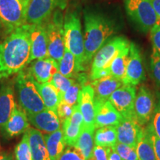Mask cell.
Here are the masks:
<instances>
[{"label": "cell", "mask_w": 160, "mask_h": 160, "mask_svg": "<svg viewBox=\"0 0 160 160\" xmlns=\"http://www.w3.org/2000/svg\"><path fill=\"white\" fill-rule=\"evenodd\" d=\"M122 82L112 76L93 80L91 86L94 90V99L97 101H108L112 93L122 85Z\"/></svg>", "instance_id": "obj_21"}, {"label": "cell", "mask_w": 160, "mask_h": 160, "mask_svg": "<svg viewBox=\"0 0 160 160\" xmlns=\"http://www.w3.org/2000/svg\"><path fill=\"white\" fill-rule=\"evenodd\" d=\"M31 0H0V22L11 32L27 23Z\"/></svg>", "instance_id": "obj_8"}, {"label": "cell", "mask_w": 160, "mask_h": 160, "mask_svg": "<svg viewBox=\"0 0 160 160\" xmlns=\"http://www.w3.org/2000/svg\"><path fill=\"white\" fill-rule=\"evenodd\" d=\"M84 44L85 66L93 59L96 53L117 31L115 24L99 13L87 12L84 17Z\"/></svg>", "instance_id": "obj_2"}, {"label": "cell", "mask_w": 160, "mask_h": 160, "mask_svg": "<svg viewBox=\"0 0 160 160\" xmlns=\"http://www.w3.org/2000/svg\"><path fill=\"white\" fill-rule=\"evenodd\" d=\"M145 78V71L139 50L134 43H130L128 60L125 77L122 81V84L136 86L143 81Z\"/></svg>", "instance_id": "obj_11"}, {"label": "cell", "mask_w": 160, "mask_h": 160, "mask_svg": "<svg viewBox=\"0 0 160 160\" xmlns=\"http://www.w3.org/2000/svg\"><path fill=\"white\" fill-rule=\"evenodd\" d=\"M15 93L11 83L3 84L0 88V128L2 129L14 111Z\"/></svg>", "instance_id": "obj_19"}, {"label": "cell", "mask_w": 160, "mask_h": 160, "mask_svg": "<svg viewBox=\"0 0 160 160\" xmlns=\"http://www.w3.org/2000/svg\"><path fill=\"white\" fill-rule=\"evenodd\" d=\"M59 72L68 78H73L77 73L74 56L67 48L65 49L63 57L58 64Z\"/></svg>", "instance_id": "obj_30"}, {"label": "cell", "mask_w": 160, "mask_h": 160, "mask_svg": "<svg viewBox=\"0 0 160 160\" xmlns=\"http://www.w3.org/2000/svg\"><path fill=\"white\" fill-rule=\"evenodd\" d=\"M153 93L145 86H141L136 96L134 115L137 122L142 127L151 121L155 109Z\"/></svg>", "instance_id": "obj_10"}, {"label": "cell", "mask_w": 160, "mask_h": 160, "mask_svg": "<svg viewBox=\"0 0 160 160\" xmlns=\"http://www.w3.org/2000/svg\"><path fill=\"white\" fill-rule=\"evenodd\" d=\"M153 9L159 18H160V0H150Z\"/></svg>", "instance_id": "obj_42"}, {"label": "cell", "mask_w": 160, "mask_h": 160, "mask_svg": "<svg viewBox=\"0 0 160 160\" xmlns=\"http://www.w3.org/2000/svg\"><path fill=\"white\" fill-rule=\"evenodd\" d=\"M153 51L160 56V24L155 25L150 31Z\"/></svg>", "instance_id": "obj_39"}, {"label": "cell", "mask_w": 160, "mask_h": 160, "mask_svg": "<svg viewBox=\"0 0 160 160\" xmlns=\"http://www.w3.org/2000/svg\"><path fill=\"white\" fill-rule=\"evenodd\" d=\"M64 140L66 145L73 147L79 139L84 128L83 117L78 104L73 107L71 117L62 123Z\"/></svg>", "instance_id": "obj_15"}, {"label": "cell", "mask_w": 160, "mask_h": 160, "mask_svg": "<svg viewBox=\"0 0 160 160\" xmlns=\"http://www.w3.org/2000/svg\"><path fill=\"white\" fill-rule=\"evenodd\" d=\"M151 125L155 134L160 138V94L157 96V102L152 117Z\"/></svg>", "instance_id": "obj_36"}, {"label": "cell", "mask_w": 160, "mask_h": 160, "mask_svg": "<svg viewBox=\"0 0 160 160\" xmlns=\"http://www.w3.org/2000/svg\"><path fill=\"white\" fill-rule=\"evenodd\" d=\"M95 127L84 126L82 131L73 147L81 153L85 160H88L91 157L94 148Z\"/></svg>", "instance_id": "obj_26"}, {"label": "cell", "mask_w": 160, "mask_h": 160, "mask_svg": "<svg viewBox=\"0 0 160 160\" xmlns=\"http://www.w3.org/2000/svg\"><path fill=\"white\" fill-rule=\"evenodd\" d=\"M151 70L155 82L160 86V56L153 51L151 57Z\"/></svg>", "instance_id": "obj_35"}, {"label": "cell", "mask_w": 160, "mask_h": 160, "mask_svg": "<svg viewBox=\"0 0 160 160\" xmlns=\"http://www.w3.org/2000/svg\"><path fill=\"white\" fill-rule=\"evenodd\" d=\"M118 142L117 127L106 126L97 128L94 135L95 145L113 148Z\"/></svg>", "instance_id": "obj_29"}, {"label": "cell", "mask_w": 160, "mask_h": 160, "mask_svg": "<svg viewBox=\"0 0 160 160\" xmlns=\"http://www.w3.org/2000/svg\"><path fill=\"white\" fill-rule=\"evenodd\" d=\"M65 48L72 53L76 60L77 73L85 70V44L82 25L77 12H70L64 19Z\"/></svg>", "instance_id": "obj_4"}, {"label": "cell", "mask_w": 160, "mask_h": 160, "mask_svg": "<svg viewBox=\"0 0 160 160\" xmlns=\"http://www.w3.org/2000/svg\"><path fill=\"white\" fill-rule=\"evenodd\" d=\"M75 81L72 78L66 77L62 74H61L59 71L57 72L53 76L51 80L50 81V83H51L52 85L54 86L62 96L66 91V90Z\"/></svg>", "instance_id": "obj_32"}, {"label": "cell", "mask_w": 160, "mask_h": 160, "mask_svg": "<svg viewBox=\"0 0 160 160\" xmlns=\"http://www.w3.org/2000/svg\"><path fill=\"white\" fill-rule=\"evenodd\" d=\"M15 157L17 160H33L27 131L24 133L19 143L16 146Z\"/></svg>", "instance_id": "obj_31"}, {"label": "cell", "mask_w": 160, "mask_h": 160, "mask_svg": "<svg viewBox=\"0 0 160 160\" xmlns=\"http://www.w3.org/2000/svg\"><path fill=\"white\" fill-rule=\"evenodd\" d=\"M129 49L130 45L119 52L112 60L108 68L110 76H112L120 81H122L125 75L126 68H127L128 60Z\"/></svg>", "instance_id": "obj_28"}, {"label": "cell", "mask_w": 160, "mask_h": 160, "mask_svg": "<svg viewBox=\"0 0 160 160\" xmlns=\"http://www.w3.org/2000/svg\"><path fill=\"white\" fill-rule=\"evenodd\" d=\"M29 71L37 82H50L53 76L59 71V65L55 60L47 57L35 60Z\"/></svg>", "instance_id": "obj_20"}, {"label": "cell", "mask_w": 160, "mask_h": 160, "mask_svg": "<svg viewBox=\"0 0 160 160\" xmlns=\"http://www.w3.org/2000/svg\"><path fill=\"white\" fill-rule=\"evenodd\" d=\"M94 105L95 128H99L106 126L117 127L122 119V116L118 113L109 100L102 102L94 99Z\"/></svg>", "instance_id": "obj_14"}, {"label": "cell", "mask_w": 160, "mask_h": 160, "mask_svg": "<svg viewBox=\"0 0 160 160\" xmlns=\"http://www.w3.org/2000/svg\"><path fill=\"white\" fill-rule=\"evenodd\" d=\"M137 91L135 86L122 85L109 98V102L122 118L135 117L134 104Z\"/></svg>", "instance_id": "obj_9"}, {"label": "cell", "mask_w": 160, "mask_h": 160, "mask_svg": "<svg viewBox=\"0 0 160 160\" xmlns=\"http://www.w3.org/2000/svg\"><path fill=\"white\" fill-rule=\"evenodd\" d=\"M15 89L19 106L27 115L46 109L36 85V80L29 70L18 73L15 79Z\"/></svg>", "instance_id": "obj_3"}, {"label": "cell", "mask_w": 160, "mask_h": 160, "mask_svg": "<svg viewBox=\"0 0 160 160\" xmlns=\"http://www.w3.org/2000/svg\"><path fill=\"white\" fill-rule=\"evenodd\" d=\"M59 160H85L74 147H69L64 151Z\"/></svg>", "instance_id": "obj_40"}, {"label": "cell", "mask_w": 160, "mask_h": 160, "mask_svg": "<svg viewBox=\"0 0 160 160\" xmlns=\"http://www.w3.org/2000/svg\"><path fill=\"white\" fill-rule=\"evenodd\" d=\"M27 132L28 133L32 159L51 160L42 133L33 128H29Z\"/></svg>", "instance_id": "obj_23"}, {"label": "cell", "mask_w": 160, "mask_h": 160, "mask_svg": "<svg viewBox=\"0 0 160 160\" xmlns=\"http://www.w3.org/2000/svg\"><path fill=\"white\" fill-rule=\"evenodd\" d=\"M148 127L150 129L152 142H153V149H154L156 158H157V160H160V138L158 137L154 133V132L153 131L151 124H149Z\"/></svg>", "instance_id": "obj_41"}, {"label": "cell", "mask_w": 160, "mask_h": 160, "mask_svg": "<svg viewBox=\"0 0 160 160\" xmlns=\"http://www.w3.org/2000/svg\"><path fill=\"white\" fill-rule=\"evenodd\" d=\"M73 107L69 105L68 104L62 100L60 102L59 106H58L57 108V113L62 123L65 120L68 119V118L71 117L72 113H73Z\"/></svg>", "instance_id": "obj_38"}, {"label": "cell", "mask_w": 160, "mask_h": 160, "mask_svg": "<svg viewBox=\"0 0 160 160\" xmlns=\"http://www.w3.org/2000/svg\"><path fill=\"white\" fill-rule=\"evenodd\" d=\"M1 28H2V23L1 22H0V31H1Z\"/></svg>", "instance_id": "obj_45"}, {"label": "cell", "mask_w": 160, "mask_h": 160, "mask_svg": "<svg viewBox=\"0 0 160 160\" xmlns=\"http://www.w3.org/2000/svg\"><path fill=\"white\" fill-rule=\"evenodd\" d=\"M80 91H81L80 85L75 82L63 93L62 96V100L72 107H74L78 104Z\"/></svg>", "instance_id": "obj_34"}, {"label": "cell", "mask_w": 160, "mask_h": 160, "mask_svg": "<svg viewBox=\"0 0 160 160\" xmlns=\"http://www.w3.org/2000/svg\"><path fill=\"white\" fill-rule=\"evenodd\" d=\"M113 148L122 160H139L136 147L117 142Z\"/></svg>", "instance_id": "obj_33"}, {"label": "cell", "mask_w": 160, "mask_h": 160, "mask_svg": "<svg viewBox=\"0 0 160 160\" xmlns=\"http://www.w3.org/2000/svg\"><path fill=\"white\" fill-rule=\"evenodd\" d=\"M59 0H31L27 16V23L37 25L46 22L53 14Z\"/></svg>", "instance_id": "obj_13"}, {"label": "cell", "mask_w": 160, "mask_h": 160, "mask_svg": "<svg viewBox=\"0 0 160 160\" xmlns=\"http://www.w3.org/2000/svg\"><path fill=\"white\" fill-rule=\"evenodd\" d=\"M29 33L31 47L29 63L34 60L48 57L46 22L29 25Z\"/></svg>", "instance_id": "obj_12"}, {"label": "cell", "mask_w": 160, "mask_h": 160, "mask_svg": "<svg viewBox=\"0 0 160 160\" xmlns=\"http://www.w3.org/2000/svg\"><path fill=\"white\" fill-rule=\"evenodd\" d=\"M48 57L59 64L65 52L64 18L61 11L53 12L46 22Z\"/></svg>", "instance_id": "obj_6"}, {"label": "cell", "mask_w": 160, "mask_h": 160, "mask_svg": "<svg viewBox=\"0 0 160 160\" xmlns=\"http://www.w3.org/2000/svg\"><path fill=\"white\" fill-rule=\"evenodd\" d=\"M51 160H59L65 151V142L62 130L59 129L53 133L43 134Z\"/></svg>", "instance_id": "obj_25"}, {"label": "cell", "mask_w": 160, "mask_h": 160, "mask_svg": "<svg viewBox=\"0 0 160 160\" xmlns=\"http://www.w3.org/2000/svg\"><path fill=\"white\" fill-rule=\"evenodd\" d=\"M128 40L122 37H117L108 40L93 57L91 69V79L96 80L110 76L108 67L117 53L128 47Z\"/></svg>", "instance_id": "obj_5"}, {"label": "cell", "mask_w": 160, "mask_h": 160, "mask_svg": "<svg viewBox=\"0 0 160 160\" xmlns=\"http://www.w3.org/2000/svg\"><path fill=\"white\" fill-rule=\"evenodd\" d=\"M29 128V122L27 113L19 106H16L8 121L5 124L3 131L9 137H13L22 133H25Z\"/></svg>", "instance_id": "obj_22"}, {"label": "cell", "mask_w": 160, "mask_h": 160, "mask_svg": "<svg viewBox=\"0 0 160 160\" xmlns=\"http://www.w3.org/2000/svg\"><path fill=\"white\" fill-rule=\"evenodd\" d=\"M125 7L132 21L144 32H148L160 24V18L150 0H125Z\"/></svg>", "instance_id": "obj_7"}, {"label": "cell", "mask_w": 160, "mask_h": 160, "mask_svg": "<svg viewBox=\"0 0 160 160\" xmlns=\"http://www.w3.org/2000/svg\"><path fill=\"white\" fill-rule=\"evenodd\" d=\"M27 116L30 123L37 130L49 133L61 129V121L57 113L49 109Z\"/></svg>", "instance_id": "obj_18"}, {"label": "cell", "mask_w": 160, "mask_h": 160, "mask_svg": "<svg viewBox=\"0 0 160 160\" xmlns=\"http://www.w3.org/2000/svg\"><path fill=\"white\" fill-rule=\"evenodd\" d=\"M111 148L95 145L93 153L88 160H108Z\"/></svg>", "instance_id": "obj_37"}, {"label": "cell", "mask_w": 160, "mask_h": 160, "mask_svg": "<svg viewBox=\"0 0 160 160\" xmlns=\"http://www.w3.org/2000/svg\"><path fill=\"white\" fill-rule=\"evenodd\" d=\"M143 128L139 125L135 117L122 118L117 126L118 142L137 147Z\"/></svg>", "instance_id": "obj_16"}, {"label": "cell", "mask_w": 160, "mask_h": 160, "mask_svg": "<svg viewBox=\"0 0 160 160\" xmlns=\"http://www.w3.org/2000/svg\"><path fill=\"white\" fill-rule=\"evenodd\" d=\"M78 105L83 117L84 126L95 127L94 90L91 85H85L82 88L78 99Z\"/></svg>", "instance_id": "obj_17"}, {"label": "cell", "mask_w": 160, "mask_h": 160, "mask_svg": "<svg viewBox=\"0 0 160 160\" xmlns=\"http://www.w3.org/2000/svg\"><path fill=\"white\" fill-rule=\"evenodd\" d=\"M136 148L139 160H157L148 125L143 128Z\"/></svg>", "instance_id": "obj_27"}, {"label": "cell", "mask_w": 160, "mask_h": 160, "mask_svg": "<svg viewBox=\"0 0 160 160\" xmlns=\"http://www.w3.org/2000/svg\"><path fill=\"white\" fill-rule=\"evenodd\" d=\"M108 160H122L121 159V157H119V155L116 152V151L113 148H111V153L109 154Z\"/></svg>", "instance_id": "obj_43"}, {"label": "cell", "mask_w": 160, "mask_h": 160, "mask_svg": "<svg viewBox=\"0 0 160 160\" xmlns=\"http://www.w3.org/2000/svg\"><path fill=\"white\" fill-rule=\"evenodd\" d=\"M0 160H13V159L11 153L0 152Z\"/></svg>", "instance_id": "obj_44"}, {"label": "cell", "mask_w": 160, "mask_h": 160, "mask_svg": "<svg viewBox=\"0 0 160 160\" xmlns=\"http://www.w3.org/2000/svg\"><path fill=\"white\" fill-rule=\"evenodd\" d=\"M31 49L28 24L10 32L0 42V79L22 71L29 64Z\"/></svg>", "instance_id": "obj_1"}, {"label": "cell", "mask_w": 160, "mask_h": 160, "mask_svg": "<svg viewBox=\"0 0 160 160\" xmlns=\"http://www.w3.org/2000/svg\"><path fill=\"white\" fill-rule=\"evenodd\" d=\"M36 85L46 108L57 113L58 106L62 101V95L59 91L50 82L39 83L36 81Z\"/></svg>", "instance_id": "obj_24"}]
</instances>
